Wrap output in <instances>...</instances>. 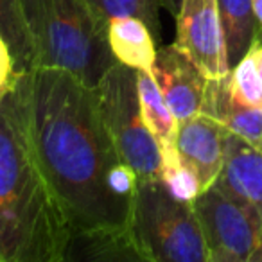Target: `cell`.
<instances>
[{
	"instance_id": "cell-1",
	"label": "cell",
	"mask_w": 262,
	"mask_h": 262,
	"mask_svg": "<svg viewBox=\"0 0 262 262\" xmlns=\"http://www.w3.org/2000/svg\"><path fill=\"white\" fill-rule=\"evenodd\" d=\"M8 97L72 235L129 225L131 201L108 185L110 172L124 160L94 88L65 70L33 67L18 74Z\"/></svg>"
},
{
	"instance_id": "cell-2",
	"label": "cell",
	"mask_w": 262,
	"mask_h": 262,
	"mask_svg": "<svg viewBox=\"0 0 262 262\" xmlns=\"http://www.w3.org/2000/svg\"><path fill=\"white\" fill-rule=\"evenodd\" d=\"M72 230L8 94L0 101V262H65Z\"/></svg>"
},
{
	"instance_id": "cell-3",
	"label": "cell",
	"mask_w": 262,
	"mask_h": 262,
	"mask_svg": "<svg viewBox=\"0 0 262 262\" xmlns=\"http://www.w3.org/2000/svg\"><path fill=\"white\" fill-rule=\"evenodd\" d=\"M34 67L70 72L95 88L115 63L108 20L90 0H20Z\"/></svg>"
},
{
	"instance_id": "cell-4",
	"label": "cell",
	"mask_w": 262,
	"mask_h": 262,
	"mask_svg": "<svg viewBox=\"0 0 262 262\" xmlns=\"http://www.w3.org/2000/svg\"><path fill=\"white\" fill-rule=\"evenodd\" d=\"M129 226L146 262H208L192 201L172 196L164 180H139Z\"/></svg>"
},
{
	"instance_id": "cell-5",
	"label": "cell",
	"mask_w": 262,
	"mask_h": 262,
	"mask_svg": "<svg viewBox=\"0 0 262 262\" xmlns=\"http://www.w3.org/2000/svg\"><path fill=\"white\" fill-rule=\"evenodd\" d=\"M110 137L139 180L162 178V151L158 140L142 119L137 90V70L115 63L94 88Z\"/></svg>"
},
{
	"instance_id": "cell-6",
	"label": "cell",
	"mask_w": 262,
	"mask_h": 262,
	"mask_svg": "<svg viewBox=\"0 0 262 262\" xmlns=\"http://www.w3.org/2000/svg\"><path fill=\"white\" fill-rule=\"evenodd\" d=\"M192 207L207 244L208 262H250L262 225L257 210L235 201L215 183L192 201Z\"/></svg>"
},
{
	"instance_id": "cell-7",
	"label": "cell",
	"mask_w": 262,
	"mask_h": 262,
	"mask_svg": "<svg viewBox=\"0 0 262 262\" xmlns=\"http://www.w3.org/2000/svg\"><path fill=\"white\" fill-rule=\"evenodd\" d=\"M174 43L208 79L230 72L217 0H183L176 15Z\"/></svg>"
},
{
	"instance_id": "cell-8",
	"label": "cell",
	"mask_w": 262,
	"mask_h": 262,
	"mask_svg": "<svg viewBox=\"0 0 262 262\" xmlns=\"http://www.w3.org/2000/svg\"><path fill=\"white\" fill-rule=\"evenodd\" d=\"M151 74L180 122L201 113L208 77H205L178 45H164L158 49Z\"/></svg>"
},
{
	"instance_id": "cell-9",
	"label": "cell",
	"mask_w": 262,
	"mask_h": 262,
	"mask_svg": "<svg viewBox=\"0 0 262 262\" xmlns=\"http://www.w3.org/2000/svg\"><path fill=\"white\" fill-rule=\"evenodd\" d=\"M226 127L205 113L182 120L178 126L176 149L185 165H189L200 182L201 192L219 178L225 162Z\"/></svg>"
},
{
	"instance_id": "cell-10",
	"label": "cell",
	"mask_w": 262,
	"mask_h": 262,
	"mask_svg": "<svg viewBox=\"0 0 262 262\" xmlns=\"http://www.w3.org/2000/svg\"><path fill=\"white\" fill-rule=\"evenodd\" d=\"M215 185L262 217V151L226 131L225 162Z\"/></svg>"
},
{
	"instance_id": "cell-11",
	"label": "cell",
	"mask_w": 262,
	"mask_h": 262,
	"mask_svg": "<svg viewBox=\"0 0 262 262\" xmlns=\"http://www.w3.org/2000/svg\"><path fill=\"white\" fill-rule=\"evenodd\" d=\"M201 113L212 117L230 133L262 151V108L246 104L233 94L230 72L226 76L207 79Z\"/></svg>"
},
{
	"instance_id": "cell-12",
	"label": "cell",
	"mask_w": 262,
	"mask_h": 262,
	"mask_svg": "<svg viewBox=\"0 0 262 262\" xmlns=\"http://www.w3.org/2000/svg\"><path fill=\"white\" fill-rule=\"evenodd\" d=\"M67 260H144L131 226L99 228L72 235Z\"/></svg>"
},
{
	"instance_id": "cell-13",
	"label": "cell",
	"mask_w": 262,
	"mask_h": 262,
	"mask_svg": "<svg viewBox=\"0 0 262 262\" xmlns=\"http://www.w3.org/2000/svg\"><path fill=\"white\" fill-rule=\"evenodd\" d=\"M108 43L119 63L153 72L158 43L142 20L135 16L112 18L108 22Z\"/></svg>"
},
{
	"instance_id": "cell-14",
	"label": "cell",
	"mask_w": 262,
	"mask_h": 262,
	"mask_svg": "<svg viewBox=\"0 0 262 262\" xmlns=\"http://www.w3.org/2000/svg\"><path fill=\"white\" fill-rule=\"evenodd\" d=\"M219 20L225 36L230 70L251 51L255 41L262 40L251 0H217Z\"/></svg>"
},
{
	"instance_id": "cell-15",
	"label": "cell",
	"mask_w": 262,
	"mask_h": 262,
	"mask_svg": "<svg viewBox=\"0 0 262 262\" xmlns=\"http://www.w3.org/2000/svg\"><path fill=\"white\" fill-rule=\"evenodd\" d=\"M137 90H139L140 112L147 129L160 144V151L176 149L180 120L165 102L164 94L151 72L137 70Z\"/></svg>"
},
{
	"instance_id": "cell-16",
	"label": "cell",
	"mask_w": 262,
	"mask_h": 262,
	"mask_svg": "<svg viewBox=\"0 0 262 262\" xmlns=\"http://www.w3.org/2000/svg\"><path fill=\"white\" fill-rule=\"evenodd\" d=\"M0 33L13 52L16 72L20 74L33 69L34 54L29 33L24 22L20 0H0Z\"/></svg>"
},
{
	"instance_id": "cell-17",
	"label": "cell",
	"mask_w": 262,
	"mask_h": 262,
	"mask_svg": "<svg viewBox=\"0 0 262 262\" xmlns=\"http://www.w3.org/2000/svg\"><path fill=\"white\" fill-rule=\"evenodd\" d=\"M92 6L106 20L119 16H135L142 20L153 33L157 43H162V24H160V0H90Z\"/></svg>"
},
{
	"instance_id": "cell-18",
	"label": "cell",
	"mask_w": 262,
	"mask_h": 262,
	"mask_svg": "<svg viewBox=\"0 0 262 262\" xmlns=\"http://www.w3.org/2000/svg\"><path fill=\"white\" fill-rule=\"evenodd\" d=\"M162 180L172 196L183 201H194L201 194V187L194 171L182 162L178 149L162 151Z\"/></svg>"
},
{
	"instance_id": "cell-19",
	"label": "cell",
	"mask_w": 262,
	"mask_h": 262,
	"mask_svg": "<svg viewBox=\"0 0 262 262\" xmlns=\"http://www.w3.org/2000/svg\"><path fill=\"white\" fill-rule=\"evenodd\" d=\"M232 90L246 104L262 108V81L251 51L230 70Z\"/></svg>"
},
{
	"instance_id": "cell-20",
	"label": "cell",
	"mask_w": 262,
	"mask_h": 262,
	"mask_svg": "<svg viewBox=\"0 0 262 262\" xmlns=\"http://www.w3.org/2000/svg\"><path fill=\"white\" fill-rule=\"evenodd\" d=\"M16 77H18V72H16L13 52L9 49L6 38L0 33V88L11 90Z\"/></svg>"
},
{
	"instance_id": "cell-21",
	"label": "cell",
	"mask_w": 262,
	"mask_h": 262,
	"mask_svg": "<svg viewBox=\"0 0 262 262\" xmlns=\"http://www.w3.org/2000/svg\"><path fill=\"white\" fill-rule=\"evenodd\" d=\"M251 54H253L255 65H257L258 76H260V81H262V40L255 41L253 47H251Z\"/></svg>"
},
{
	"instance_id": "cell-22",
	"label": "cell",
	"mask_w": 262,
	"mask_h": 262,
	"mask_svg": "<svg viewBox=\"0 0 262 262\" xmlns=\"http://www.w3.org/2000/svg\"><path fill=\"white\" fill-rule=\"evenodd\" d=\"M182 2L183 0H160L162 8L165 9V11L169 13V15H172L176 18V15L180 13V8H182Z\"/></svg>"
},
{
	"instance_id": "cell-23",
	"label": "cell",
	"mask_w": 262,
	"mask_h": 262,
	"mask_svg": "<svg viewBox=\"0 0 262 262\" xmlns=\"http://www.w3.org/2000/svg\"><path fill=\"white\" fill-rule=\"evenodd\" d=\"M250 262H262V225L258 230V239H257V248H255L253 255H251Z\"/></svg>"
},
{
	"instance_id": "cell-24",
	"label": "cell",
	"mask_w": 262,
	"mask_h": 262,
	"mask_svg": "<svg viewBox=\"0 0 262 262\" xmlns=\"http://www.w3.org/2000/svg\"><path fill=\"white\" fill-rule=\"evenodd\" d=\"M251 4H253V11H255V16H257L258 27H260V31H262V0H251Z\"/></svg>"
},
{
	"instance_id": "cell-25",
	"label": "cell",
	"mask_w": 262,
	"mask_h": 262,
	"mask_svg": "<svg viewBox=\"0 0 262 262\" xmlns=\"http://www.w3.org/2000/svg\"><path fill=\"white\" fill-rule=\"evenodd\" d=\"M9 90H6V88H0V101H2V99L6 97V94H8Z\"/></svg>"
}]
</instances>
